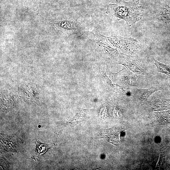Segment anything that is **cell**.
<instances>
[{"instance_id": "obj_1", "label": "cell", "mask_w": 170, "mask_h": 170, "mask_svg": "<svg viewBox=\"0 0 170 170\" xmlns=\"http://www.w3.org/2000/svg\"><path fill=\"white\" fill-rule=\"evenodd\" d=\"M138 0L128 2L123 0H117L116 4L108 6L106 13L118 20H124L130 26L139 20L143 16V10L138 5Z\"/></svg>"}, {"instance_id": "obj_2", "label": "cell", "mask_w": 170, "mask_h": 170, "mask_svg": "<svg viewBox=\"0 0 170 170\" xmlns=\"http://www.w3.org/2000/svg\"><path fill=\"white\" fill-rule=\"evenodd\" d=\"M91 33L93 35V41L100 54L108 59L113 58L118 56V53L115 49L108 44L106 37L94 30Z\"/></svg>"}, {"instance_id": "obj_3", "label": "cell", "mask_w": 170, "mask_h": 170, "mask_svg": "<svg viewBox=\"0 0 170 170\" xmlns=\"http://www.w3.org/2000/svg\"><path fill=\"white\" fill-rule=\"evenodd\" d=\"M118 63L122 65L134 74H144L145 68L138 57L121 54L119 56Z\"/></svg>"}, {"instance_id": "obj_4", "label": "cell", "mask_w": 170, "mask_h": 170, "mask_svg": "<svg viewBox=\"0 0 170 170\" xmlns=\"http://www.w3.org/2000/svg\"><path fill=\"white\" fill-rule=\"evenodd\" d=\"M106 37L110 42L126 53L133 54L138 49L137 41L134 39L119 36Z\"/></svg>"}, {"instance_id": "obj_5", "label": "cell", "mask_w": 170, "mask_h": 170, "mask_svg": "<svg viewBox=\"0 0 170 170\" xmlns=\"http://www.w3.org/2000/svg\"><path fill=\"white\" fill-rule=\"evenodd\" d=\"M113 76L116 82L124 86L135 87L138 85L135 74L126 67L114 74Z\"/></svg>"}, {"instance_id": "obj_6", "label": "cell", "mask_w": 170, "mask_h": 170, "mask_svg": "<svg viewBox=\"0 0 170 170\" xmlns=\"http://www.w3.org/2000/svg\"><path fill=\"white\" fill-rule=\"evenodd\" d=\"M124 130L120 128H113L110 129L101 130L100 132L101 138H105L112 144L118 143L119 141V135Z\"/></svg>"}, {"instance_id": "obj_7", "label": "cell", "mask_w": 170, "mask_h": 170, "mask_svg": "<svg viewBox=\"0 0 170 170\" xmlns=\"http://www.w3.org/2000/svg\"><path fill=\"white\" fill-rule=\"evenodd\" d=\"M162 89L161 88L155 86L148 88H136L133 90L132 93L140 101H146L152 94Z\"/></svg>"}, {"instance_id": "obj_8", "label": "cell", "mask_w": 170, "mask_h": 170, "mask_svg": "<svg viewBox=\"0 0 170 170\" xmlns=\"http://www.w3.org/2000/svg\"><path fill=\"white\" fill-rule=\"evenodd\" d=\"M55 25L59 29L72 31L78 29L80 26L81 23L78 22L65 20L56 21Z\"/></svg>"}, {"instance_id": "obj_9", "label": "cell", "mask_w": 170, "mask_h": 170, "mask_svg": "<svg viewBox=\"0 0 170 170\" xmlns=\"http://www.w3.org/2000/svg\"><path fill=\"white\" fill-rule=\"evenodd\" d=\"M88 110H84L80 111L75 117L66 124L63 128L65 127L73 126L84 121L85 119L86 113L88 112Z\"/></svg>"}, {"instance_id": "obj_10", "label": "cell", "mask_w": 170, "mask_h": 170, "mask_svg": "<svg viewBox=\"0 0 170 170\" xmlns=\"http://www.w3.org/2000/svg\"><path fill=\"white\" fill-rule=\"evenodd\" d=\"M154 64L158 72L165 74L170 79V65H166L154 59Z\"/></svg>"}, {"instance_id": "obj_11", "label": "cell", "mask_w": 170, "mask_h": 170, "mask_svg": "<svg viewBox=\"0 0 170 170\" xmlns=\"http://www.w3.org/2000/svg\"><path fill=\"white\" fill-rule=\"evenodd\" d=\"M36 145V152L39 154H40L45 152L49 149L52 147L54 145V144H48L42 143L36 139L35 142Z\"/></svg>"}]
</instances>
